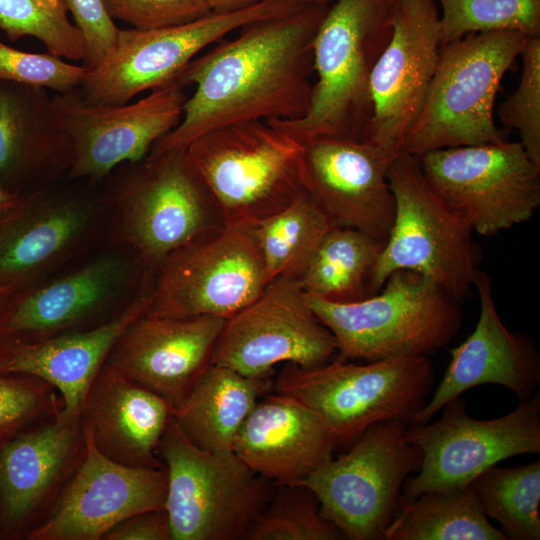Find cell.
<instances>
[{
  "instance_id": "cell-42",
  "label": "cell",
  "mask_w": 540,
  "mask_h": 540,
  "mask_svg": "<svg viewBox=\"0 0 540 540\" xmlns=\"http://www.w3.org/2000/svg\"><path fill=\"white\" fill-rule=\"evenodd\" d=\"M103 540H171L165 508L135 514L113 527Z\"/></svg>"
},
{
  "instance_id": "cell-31",
  "label": "cell",
  "mask_w": 540,
  "mask_h": 540,
  "mask_svg": "<svg viewBox=\"0 0 540 540\" xmlns=\"http://www.w3.org/2000/svg\"><path fill=\"white\" fill-rule=\"evenodd\" d=\"M384 241L362 231L333 226L302 276L303 290L332 302H353L369 296L373 267Z\"/></svg>"
},
{
  "instance_id": "cell-40",
  "label": "cell",
  "mask_w": 540,
  "mask_h": 540,
  "mask_svg": "<svg viewBox=\"0 0 540 540\" xmlns=\"http://www.w3.org/2000/svg\"><path fill=\"white\" fill-rule=\"evenodd\" d=\"M113 19L139 30L185 24L211 13L205 0H104Z\"/></svg>"
},
{
  "instance_id": "cell-13",
  "label": "cell",
  "mask_w": 540,
  "mask_h": 540,
  "mask_svg": "<svg viewBox=\"0 0 540 540\" xmlns=\"http://www.w3.org/2000/svg\"><path fill=\"white\" fill-rule=\"evenodd\" d=\"M433 423L408 425L405 436L421 452L417 475L406 479L400 501L437 490L465 488L485 470L510 457L540 453V393L506 415L470 417L460 396L443 406Z\"/></svg>"
},
{
  "instance_id": "cell-43",
  "label": "cell",
  "mask_w": 540,
  "mask_h": 540,
  "mask_svg": "<svg viewBox=\"0 0 540 540\" xmlns=\"http://www.w3.org/2000/svg\"><path fill=\"white\" fill-rule=\"evenodd\" d=\"M212 13H230L268 0H205Z\"/></svg>"
},
{
  "instance_id": "cell-2",
  "label": "cell",
  "mask_w": 540,
  "mask_h": 540,
  "mask_svg": "<svg viewBox=\"0 0 540 540\" xmlns=\"http://www.w3.org/2000/svg\"><path fill=\"white\" fill-rule=\"evenodd\" d=\"M399 0H335L313 40L309 107L295 120H266L302 143L317 137L365 140L370 78L387 46Z\"/></svg>"
},
{
  "instance_id": "cell-35",
  "label": "cell",
  "mask_w": 540,
  "mask_h": 540,
  "mask_svg": "<svg viewBox=\"0 0 540 540\" xmlns=\"http://www.w3.org/2000/svg\"><path fill=\"white\" fill-rule=\"evenodd\" d=\"M250 527L247 540H340L342 533L321 512L315 494L300 484L275 485Z\"/></svg>"
},
{
  "instance_id": "cell-6",
  "label": "cell",
  "mask_w": 540,
  "mask_h": 540,
  "mask_svg": "<svg viewBox=\"0 0 540 540\" xmlns=\"http://www.w3.org/2000/svg\"><path fill=\"white\" fill-rule=\"evenodd\" d=\"M307 296L334 335L338 356L346 360L428 356L457 336L463 320L459 301L410 270L393 272L378 292L361 300L342 303Z\"/></svg>"
},
{
  "instance_id": "cell-37",
  "label": "cell",
  "mask_w": 540,
  "mask_h": 540,
  "mask_svg": "<svg viewBox=\"0 0 540 540\" xmlns=\"http://www.w3.org/2000/svg\"><path fill=\"white\" fill-rule=\"evenodd\" d=\"M517 88L498 108L499 119L517 130L530 159L540 167V37H531L520 53Z\"/></svg>"
},
{
  "instance_id": "cell-1",
  "label": "cell",
  "mask_w": 540,
  "mask_h": 540,
  "mask_svg": "<svg viewBox=\"0 0 540 540\" xmlns=\"http://www.w3.org/2000/svg\"><path fill=\"white\" fill-rule=\"evenodd\" d=\"M329 5L305 4L289 15L250 23L194 58L173 81L195 87L182 118L149 153L186 149L226 124L303 117L313 87V40Z\"/></svg>"
},
{
  "instance_id": "cell-20",
  "label": "cell",
  "mask_w": 540,
  "mask_h": 540,
  "mask_svg": "<svg viewBox=\"0 0 540 540\" xmlns=\"http://www.w3.org/2000/svg\"><path fill=\"white\" fill-rule=\"evenodd\" d=\"M140 265L132 255L109 251L17 291L2 312L0 339L46 338L123 308L137 291Z\"/></svg>"
},
{
  "instance_id": "cell-16",
  "label": "cell",
  "mask_w": 540,
  "mask_h": 540,
  "mask_svg": "<svg viewBox=\"0 0 540 540\" xmlns=\"http://www.w3.org/2000/svg\"><path fill=\"white\" fill-rule=\"evenodd\" d=\"M186 98L175 82L124 105L89 104L78 88L54 93L55 114L70 143L68 177L98 180L145 158L179 124Z\"/></svg>"
},
{
  "instance_id": "cell-4",
  "label": "cell",
  "mask_w": 540,
  "mask_h": 540,
  "mask_svg": "<svg viewBox=\"0 0 540 540\" xmlns=\"http://www.w3.org/2000/svg\"><path fill=\"white\" fill-rule=\"evenodd\" d=\"M125 165L105 197L111 212L108 235L141 265L156 269L176 251L225 226L186 149L149 153Z\"/></svg>"
},
{
  "instance_id": "cell-33",
  "label": "cell",
  "mask_w": 540,
  "mask_h": 540,
  "mask_svg": "<svg viewBox=\"0 0 540 540\" xmlns=\"http://www.w3.org/2000/svg\"><path fill=\"white\" fill-rule=\"evenodd\" d=\"M471 487L483 514L500 523L507 539H540L539 460L512 468L496 464L481 473Z\"/></svg>"
},
{
  "instance_id": "cell-9",
  "label": "cell",
  "mask_w": 540,
  "mask_h": 540,
  "mask_svg": "<svg viewBox=\"0 0 540 540\" xmlns=\"http://www.w3.org/2000/svg\"><path fill=\"white\" fill-rule=\"evenodd\" d=\"M165 463L171 540H240L268 504L273 485L233 450L191 443L171 417L159 445Z\"/></svg>"
},
{
  "instance_id": "cell-36",
  "label": "cell",
  "mask_w": 540,
  "mask_h": 540,
  "mask_svg": "<svg viewBox=\"0 0 540 540\" xmlns=\"http://www.w3.org/2000/svg\"><path fill=\"white\" fill-rule=\"evenodd\" d=\"M441 46L468 34L511 30L540 37V0H436Z\"/></svg>"
},
{
  "instance_id": "cell-39",
  "label": "cell",
  "mask_w": 540,
  "mask_h": 540,
  "mask_svg": "<svg viewBox=\"0 0 540 540\" xmlns=\"http://www.w3.org/2000/svg\"><path fill=\"white\" fill-rule=\"evenodd\" d=\"M56 389L23 374L0 373V433L12 436L28 424L60 410Z\"/></svg>"
},
{
  "instance_id": "cell-12",
  "label": "cell",
  "mask_w": 540,
  "mask_h": 540,
  "mask_svg": "<svg viewBox=\"0 0 540 540\" xmlns=\"http://www.w3.org/2000/svg\"><path fill=\"white\" fill-rule=\"evenodd\" d=\"M418 159L431 189L479 235L524 223L540 205V167L520 141L437 149Z\"/></svg>"
},
{
  "instance_id": "cell-18",
  "label": "cell",
  "mask_w": 540,
  "mask_h": 540,
  "mask_svg": "<svg viewBox=\"0 0 540 540\" xmlns=\"http://www.w3.org/2000/svg\"><path fill=\"white\" fill-rule=\"evenodd\" d=\"M85 448L75 472L44 517L26 534L28 540H103L123 520L165 508V467L117 463L95 447L83 430Z\"/></svg>"
},
{
  "instance_id": "cell-5",
  "label": "cell",
  "mask_w": 540,
  "mask_h": 540,
  "mask_svg": "<svg viewBox=\"0 0 540 540\" xmlns=\"http://www.w3.org/2000/svg\"><path fill=\"white\" fill-rule=\"evenodd\" d=\"M529 38L500 30L468 34L441 46L403 152L419 157L437 149L505 140L494 121V103Z\"/></svg>"
},
{
  "instance_id": "cell-14",
  "label": "cell",
  "mask_w": 540,
  "mask_h": 540,
  "mask_svg": "<svg viewBox=\"0 0 540 540\" xmlns=\"http://www.w3.org/2000/svg\"><path fill=\"white\" fill-rule=\"evenodd\" d=\"M151 280L146 315L229 319L268 284L250 228L227 227L176 251Z\"/></svg>"
},
{
  "instance_id": "cell-25",
  "label": "cell",
  "mask_w": 540,
  "mask_h": 540,
  "mask_svg": "<svg viewBox=\"0 0 540 540\" xmlns=\"http://www.w3.org/2000/svg\"><path fill=\"white\" fill-rule=\"evenodd\" d=\"M474 288L480 300L477 325L464 342L451 350L441 382L410 425L429 422L446 403L476 386L506 387L520 401L536 392L540 358L535 343L504 326L493 301L490 278L480 270Z\"/></svg>"
},
{
  "instance_id": "cell-41",
  "label": "cell",
  "mask_w": 540,
  "mask_h": 540,
  "mask_svg": "<svg viewBox=\"0 0 540 540\" xmlns=\"http://www.w3.org/2000/svg\"><path fill=\"white\" fill-rule=\"evenodd\" d=\"M74 24L85 41L86 70H93L112 52L116 44L119 28L107 11L104 0H64Z\"/></svg>"
},
{
  "instance_id": "cell-28",
  "label": "cell",
  "mask_w": 540,
  "mask_h": 540,
  "mask_svg": "<svg viewBox=\"0 0 540 540\" xmlns=\"http://www.w3.org/2000/svg\"><path fill=\"white\" fill-rule=\"evenodd\" d=\"M70 157L49 90L0 81V183L20 193L45 188L67 174Z\"/></svg>"
},
{
  "instance_id": "cell-11",
  "label": "cell",
  "mask_w": 540,
  "mask_h": 540,
  "mask_svg": "<svg viewBox=\"0 0 540 540\" xmlns=\"http://www.w3.org/2000/svg\"><path fill=\"white\" fill-rule=\"evenodd\" d=\"M305 4L299 0H268L230 13H210L165 28L119 29L111 54L87 70L78 87L94 105H124L138 94L172 83L208 46L253 22L289 15Z\"/></svg>"
},
{
  "instance_id": "cell-45",
  "label": "cell",
  "mask_w": 540,
  "mask_h": 540,
  "mask_svg": "<svg viewBox=\"0 0 540 540\" xmlns=\"http://www.w3.org/2000/svg\"><path fill=\"white\" fill-rule=\"evenodd\" d=\"M13 294L14 293L10 290L0 289V318L7 301Z\"/></svg>"
},
{
  "instance_id": "cell-32",
  "label": "cell",
  "mask_w": 540,
  "mask_h": 540,
  "mask_svg": "<svg viewBox=\"0 0 540 540\" xmlns=\"http://www.w3.org/2000/svg\"><path fill=\"white\" fill-rule=\"evenodd\" d=\"M333 223L307 191L250 230L259 247L268 283L299 279Z\"/></svg>"
},
{
  "instance_id": "cell-38",
  "label": "cell",
  "mask_w": 540,
  "mask_h": 540,
  "mask_svg": "<svg viewBox=\"0 0 540 540\" xmlns=\"http://www.w3.org/2000/svg\"><path fill=\"white\" fill-rule=\"evenodd\" d=\"M83 66L47 53H33L0 41V81L42 87L54 93L77 89L86 74Z\"/></svg>"
},
{
  "instance_id": "cell-10",
  "label": "cell",
  "mask_w": 540,
  "mask_h": 540,
  "mask_svg": "<svg viewBox=\"0 0 540 540\" xmlns=\"http://www.w3.org/2000/svg\"><path fill=\"white\" fill-rule=\"evenodd\" d=\"M409 422L389 419L369 426L350 449L298 484L317 497L322 516L350 540H384L403 484L422 455L407 441Z\"/></svg>"
},
{
  "instance_id": "cell-46",
  "label": "cell",
  "mask_w": 540,
  "mask_h": 540,
  "mask_svg": "<svg viewBox=\"0 0 540 540\" xmlns=\"http://www.w3.org/2000/svg\"><path fill=\"white\" fill-rule=\"evenodd\" d=\"M299 1L305 4H328L329 5L335 0H299Z\"/></svg>"
},
{
  "instance_id": "cell-30",
  "label": "cell",
  "mask_w": 540,
  "mask_h": 540,
  "mask_svg": "<svg viewBox=\"0 0 540 540\" xmlns=\"http://www.w3.org/2000/svg\"><path fill=\"white\" fill-rule=\"evenodd\" d=\"M384 540H507L481 511L471 485L400 501Z\"/></svg>"
},
{
  "instance_id": "cell-34",
  "label": "cell",
  "mask_w": 540,
  "mask_h": 540,
  "mask_svg": "<svg viewBox=\"0 0 540 540\" xmlns=\"http://www.w3.org/2000/svg\"><path fill=\"white\" fill-rule=\"evenodd\" d=\"M67 13L64 0H0V30L11 42L33 37L53 55L83 61L85 41Z\"/></svg>"
},
{
  "instance_id": "cell-7",
  "label": "cell",
  "mask_w": 540,
  "mask_h": 540,
  "mask_svg": "<svg viewBox=\"0 0 540 540\" xmlns=\"http://www.w3.org/2000/svg\"><path fill=\"white\" fill-rule=\"evenodd\" d=\"M434 381L428 356H406L356 364L335 357L302 368L285 363L273 381L275 392L312 410L337 446L352 444L369 426L411 420L426 404Z\"/></svg>"
},
{
  "instance_id": "cell-19",
  "label": "cell",
  "mask_w": 540,
  "mask_h": 540,
  "mask_svg": "<svg viewBox=\"0 0 540 540\" xmlns=\"http://www.w3.org/2000/svg\"><path fill=\"white\" fill-rule=\"evenodd\" d=\"M441 48L436 0H399L391 38L370 78L372 116L365 140L391 157L403 153Z\"/></svg>"
},
{
  "instance_id": "cell-44",
  "label": "cell",
  "mask_w": 540,
  "mask_h": 540,
  "mask_svg": "<svg viewBox=\"0 0 540 540\" xmlns=\"http://www.w3.org/2000/svg\"><path fill=\"white\" fill-rule=\"evenodd\" d=\"M26 194L8 189L0 183V221L23 202Z\"/></svg>"
},
{
  "instance_id": "cell-22",
  "label": "cell",
  "mask_w": 540,
  "mask_h": 540,
  "mask_svg": "<svg viewBox=\"0 0 540 540\" xmlns=\"http://www.w3.org/2000/svg\"><path fill=\"white\" fill-rule=\"evenodd\" d=\"M80 417L62 407L44 423L18 431L0 444V517L14 539L51 509L84 453Z\"/></svg>"
},
{
  "instance_id": "cell-26",
  "label": "cell",
  "mask_w": 540,
  "mask_h": 540,
  "mask_svg": "<svg viewBox=\"0 0 540 540\" xmlns=\"http://www.w3.org/2000/svg\"><path fill=\"white\" fill-rule=\"evenodd\" d=\"M336 447L312 410L276 392L257 401L235 437L233 451L275 486L298 484L330 461Z\"/></svg>"
},
{
  "instance_id": "cell-29",
  "label": "cell",
  "mask_w": 540,
  "mask_h": 540,
  "mask_svg": "<svg viewBox=\"0 0 540 540\" xmlns=\"http://www.w3.org/2000/svg\"><path fill=\"white\" fill-rule=\"evenodd\" d=\"M271 390V377H249L209 363L181 403L172 408V418L198 448L233 450L244 420Z\"/></svg>"
},
{
  "instance_id": "cell-17",
  "label": "cell",
  "mask_w": 540,
  "mask_h": 540,
  "mask_svg": "<svg viewBox=\"0 0 540 540\" xmlns=\"http://www.w3.org/2000/svg\"><path fill=\"white\" fill-rule=\"evenodd\" d=\"M105 197L41 188L0 221V289L29 287L84 251L101 232Z\"/></svg>"
},
{
  "instance_id": "cell-3",
  "label": "cell",
  "mask_w": 540,
  "mask_h": 540,
  "mask_svg": "<svg viewBox=\"0 0 540 540\" xmlns=\"http://www.w3.org/2000/svg\"><path fill=\"white\" fill-rule=\"evenodd\" d=\"M186 154L227 227L251 228L306 191L303 143L266 120L209 130Z\"/></svg>"
},
{
  "instance_id": "cell-21",
  "label": "cell",
  "mask_w": 540,
  "mask_h": 540,
  "mask_svg": "<svg viewBox=\"0 0 540 540\" xmlns=\"http://www.w3.org/2000/svg\"><path fill=\"white\" fill-rule=\"evenodd\" d=\"M303 145L306 191L333 225L385 241L394 217L387 175L394 158L366 140L317 137Z\"/></svg>"
},
{
  "instance_id": "cell-24",
  "label": "cell",
  "mask_w": 540,
  "mask_h": 540,
  "mask_svg": "<svg viewBox=\"0 0 540 540\" xmlns=\"http://www.w3.org/2000/svg\"><path fill=\"white\" fill-rule=\"evenodd\" d=\"M151 279L147 273L133 298L116 314L87 329L41 339H0V373L42 379L61 395L64 413L80 417L86 394L126 328L146 313Z\"/></svg>"
},
{
  "instance_id": "cell-8",
  "label": "cell",
  "mask_w": 540,
  "mask_h": 540,
  "mask_svg": "<svg viewBox=\"0 0 540 540\" xmlns=\"http://www.w3.org/2000/svg\"><path fill=\"white\" fill-rule=\"evenodd\" d=\"M387 175L394 217L371 273L369 294L378 292L393 272L410 270L457 301L468 297L480 270L474 232L428 185L418 157L399 154Z\"/></svg>"
},
{
  "instance_id": "cell-23",
  "label": "cell",
  "mask_w": 540,
  "mask_h": 540,
  "mask_svg": "<svg viewBox=\"0 0 540 540\" xmlns=\"http://www.w3.org/2000/svg\"><path fill=\"white\" fill-rule=\"evenodd\" d=\"M226 320L143 314L121 334L105 363L175 407L210 363Z\"/></svg>"
},
{
  "instance_id": "cell-47",
  "label": "cell",
  "mask_w": 540,
  "mask_h": 540,
  "mask_svg": "<svg viewBox=\"0 0 540 540\" xmlns=\"http://www.w3.org/2000/svg\"><path fill=\"white\" fill-rule=\"evenodd\" d=\"M9 437H10V436H7V435H5V434H3V433H0V444H1L4 440H6L7 438H9Z\"/></svg>"
},
{
  "instance_id": "cell-15",
  "label": "cell",
  "mask_w": 540,
  "mask_h": 540,
  "mask_svg": "<svg viewBox=\"0 0 540 540\" xmlns=\"http://www.w3.org/2000/svg\"><path fill=\"white\" fill-rule=\"evenodd\" d=\"M337 356L334 335L313 312L299 281L279 277L226 320L210 363L249 377H271L279 363L313 368Z\"/></svg>"
},
{
  "instance_id": "cell-27",
  "label": "cell",
  "mask_w": 540,
  "mask_h": 540,
  "mask_svg": "<svg viewBox=\"0 0 540 540\" xmlns=\"http://www.w3.org/2000/svg\"><path fill=\"white\" fill-rule=\"evenodd\" d=\"M172 408L160 395L104 363L86 394L80 420L107 458L131 467L162 468L159 445Z\"/></svg>"
}]
</instances>
